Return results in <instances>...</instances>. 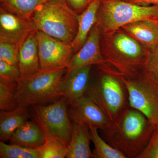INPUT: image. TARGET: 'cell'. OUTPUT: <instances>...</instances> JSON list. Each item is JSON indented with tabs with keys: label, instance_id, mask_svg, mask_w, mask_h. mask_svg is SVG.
Masks as SVG:
<instances>
[{
	"label": "cell",
	"instance_id": "30",
	"mask_svg": "<svg viewBox=\"0 0 158 158\" xmlns=\"http://www.w3.org/2000/svg\"><path fill=\"white\" fill-rule=\"evenodd\" d=\"M143 6H158V0H123Z\"/></svg>",
	"mask_w": 158,
	"mask_h": 158
},
{
	"label": "cell",
	"instance_id": "35",
	"mask_svg": "<svg viewBox=\"0 0 158 158\" xmlns=\"http://www.w3.org/2000/svg\"><path fill=\"white\" fill-rule=\"evenodd\" d=\"M0 1H1V0H0Z\"/></svg>",
	"mask_w": 158,
	"mask_h": 158
},
{
	"label": "cell",
	"instance_id": "7",
	"mask_svg": "<svg viewBox=\"0 0 158 158\" xmlns=\"http://www.w3.org/2000/svg\"><path fill=\"white\" fill-rule=\"evenodd\" d=\"M38 53L41 69L67 68L73 56L71 44L49 36L37 31Z\"/></svg>",
	"mask_w": 158,
	"mask_h": 158
},
{
	"label": "cell",
	"instance_id": "13",
	"mask_svg": "<svg viewBox=\"0 0 158 158\" xmlns=\"http://www.w3.org/2000/svg\"><path fill=\"white\" fill-rule=\"evenodd\" d=\"M70 142L67 146L66 158H95L90 147V136L87 125L73 123Z\"/></svg>",
	"mask_w": 158,
	"mask_h": 158
},
{
	"label": "cell",
	"instance_id": "28",
	"mask_svg": "<svg viewBox=\"0 0 158 158\" xmlns=\"http://www.w3.org/2000/svg\"><path fill=\"white\" fill-rule=\"evenodd\" d=\"M138 156V158H158V135L155 130L147 147Z\"/></svg>",
	"mask_w": 158,
	"mask_h": 158
},
{
	"label": "cell",
	"instance_id": "8",
	"mask_svg": "<svg viewBox=\"0 0 158 158\" xmlns=\"http://www.w3.org/2000/svg\"><path fill=\"white\" fill-rule=\"evenodd\" d=\"M69 115L75 123H81L88 127L104 129L111 121L104 112L90 98L85 95L69 105Z\"/></svg>",
	"mask_w": 158,
	"mask_h": 158
},
{
	"label": "cell",
	"instance_id": "14",
	"mask_svg": "<svg viewBox=\"0 0 158 158\" xmlns=\"http://www.w3.org/2000/svg\"><path fill=\"white\" fill-rule=\"evenodd\" d=\"M11 144L38 149L45 141L42 130L33 119H29L15 130L9 139Z\"/></svg>",
	"mask_w": 158,
	"mask_h": 158
},
{
	"label": "cell",
	"instance_id": "3",
	"mask_svg": "<svg viewBox=\"0 0 158 158\" xmlns=\"http://www.w3.org/2000/svg\"><path fill=\"white\" fill-rule=\"evenodd\" d=\"M158 18V6H143L123 0H102L98 23L106 33L128 24Z\"/></svg>",
	"mask_w": 158,
	"mask_h": 158
},
{
	"label": "cell",
	"instance_id": "5",
	"mask_svg": "<svg viewBox=\"0 0 158 158\" xmlns=\"http://www.w3.org/2000/svg\"><path fill=\"white\" fill-rule=\"evenodd\" d=\"M130 106L144 114L151 124H158V84L146 71L144 79L125 81Z\"/></svg>",
	"mask_w": 158,
	"mask_h": 158
},
{
	"label": "cell",
	"instance_id": "26",
	"mask_svg": "<svg viewBox=\"0 0 158 158\" xmlns=\"http://www.w3.org/2000/svg\"><path fill=\"white\" fill-rule=\"evenodd\" d=\"M21 77V74L18 65L0 60V79L17 82Z\"/></svg>",
	"mask_w": 158,
	"mask_h": 158
},
{
	"label": "cell",
	"instance_id": "34",
	"mask_svg": "<svg viewBox=\"0 0 158 158\" xmlns=\"http://www.w3.org/2000/svg\"><path fill=\"white\" fill-rule=\"evenodd\" d=\"M92 1V0H90V2H91V1Z\"/></svg>",
	"mask_w": 158,
	"mask_h": 158
},
{
	"label": "cell",
	"instance_id": "10",
	"mask_svg": "<svg viewBox=\"0 0 158 158\" xmlns=\"http://www.w3.org/2000/svg\"><path fill=\"white\" fill-rule=\"evenodd\" d=\"M37 31L33 21L25 19L0 9V38L17 44L19 47L27 37Z\"/></svg>",
	"mask_w": 158,
	"mask_h": 158
},
{
	"label": "cell",
	"instance_id": "6",
	"mask_svg": "<svg viewBox=\"0 0 158 158\" xmlns=\"http://www.w3.org/2000/svg\"><path fill=\"white\" fill-rule=\"evenodd\" d=\"M85 95L99 106L109 120L115 119L124 102L123 89L114 77L103 75L90 85Z\"/></svg>",
	"mask_w": 158,
	"mask_h": 158
},
{
	"label": "cell",
	"instance_id": "20",
	"mask_svg": "<svg viewBox=\"0 0 158 158\" xmlns=\"http://www.w3.org/2000/svg\"><path fill=\"white\" fill-rule=\"evenodd\" d=\"M115 49L121 56L130 60H136L141 56L142 50L138 40L127 34L119 33L113 40Z\"/></svg>",
	"mask_w": 158,
	"mask_h": 158
},
{
	"label": "cell",
	"instance_id": "32",
	"mask_svg": "<svg viewBox=\"0 0 158 158\" xmlns=\"http://www.w3.org/2000/svg\"><path fill=\"white\" fill-rule=\"evenodd\" d=\"M52 1H55V2H66V0H52Z\"/></svg>",
	"mask_w": 158,
	"mask_h": 158
},
{
	"label": "cell",
	"instance_id": "12",
	"mask_svg": "<svg viewBox=\"0 0 158 158\" xmlns=\"http://www.w3.org/2000/svg\"><path fill=\"white\" fill-rule=\"evenodd\" d=\"M37 31L29 34L20 46L18 66L21 77L30 75L40 69Z\"/></svg>",
	"mask_w": 158,
	"mask_h": 158
},
{
	"label": "cell",
	"instance_id": "4",
	"mask_svg": "<svg viewBox=\"0 0 158 158\" xmlns=\"http://www.w3.org/2000/svg\"><path fill=\"white\" fill-rule=\"evenodd\" d=\"M68 106L62 98L50 104L29 107L31 119L39 125L45 139H57L67 146L71 138L73 127Z\"/></svg>",
	"mask_w": 158,
	"mask_h": 158
},
{
	"label": "cell",
	"instance_id": "27",
	"mask_svg": "<svg viewBox=\"0 0 158 158\" xmlns=\"http://www.w3.org/2000/svg\"><path fill=\"white\" fill-rule=\"evenodd\" d=\"M146 71L158 84V45L150 48L146 61Z\"/></svg>",
	"mask_w": 158,
	"mask_h": 158
},
{
	"label": "cell",
	"instance_id": "31",
	"mask_svg": "<svg viewBox=\"0 0 158 158\" xmlns=\"http://www.w3.org/2000/svg\"><path fill=\"white\" fill-rule=\"evenodd\" d=\"M152 20L158 27V18Z\"/></svg>",
	"mask_w": 158,
	"mask_h": 158
},
{
	"label": "cell",
	"instance_id": "24",
	"mask_svg": "<svg viewBox=\"0 0 158 158\" xmlns=\"http://www.w3.org/2000/svg\"><path fill=\"white\" fill-rule=\"evenodd\" d=\"M38 150L39 158H66L67 146L57 139L48 138Z\"/></svg>",
	"mask_w": 158,
	"mask_h": 158
},
{
	"label": "cell",
	"instance_id": "15",
	"mask_svg": "<svg viewBox=\"0 0 158 158\" xmlns=\"http://www.w3.org/2000/svg\"><path fill=\"white\" fill-rule=\"evenodd\" d=\"M147 120L144 114L138 110L128 111L118 124L122 138L125 142H136L146 131Z\"/></svg>",
	"mask_w": 158,
	"mask_h": 158
},
{
	"label": "cell",
	"instance_id": "23",
	"mask_svg": "<svg viewBox=\"0 0 158 158\" xmlns=\"http://www.w3.org/2000/svg\"><path fill=\"white\" fill-rule=\"evenodd\" d=\"M1 158H39L38 149L0 142Z\"/></svg>",
	"mask_w": 158,
	"mask_h": 158
},
{
	"label": "cell",
	"instance_id": "33",
	"mask_svg": "<svg viewBox=\"0 0 158 158\" xmlns=\"http://www.w3.org/2000/svg\"><path fill=\"white\" fill-rule=\"evenodd\" d=\"M155 130L157 134L158 135V124L155 127Z\"/></svg>",
	"mask_w": 158,
	"mask_h": 158
},
{
	"label": "cell",
	"instance_id": "25",
	"mask_svg": "<svg viewBox=\"0 0 158 158\" xmlns=\"http://www.w3.org/2000/svg\"><path fill=\"white\" fill-rule=\"evenodd\" d=\"M19 48L14 43L0 38V60L18 65Z\"/></svg>",
	"mask_w": 158,
	"mask_h": 158
},
{
	"label": "cell",
	"instance_id": "19",
	"mask_svg": "<svg viewBox=\"0 0 158 158\" xmlns=\"http://www.w3.org/2000/svg\"><path fill=\"white\" fill-rule=\"evenodd\" d=\"M49 0H1L4 10L25 19L32 20L34 12Z\"/></svg>",
	"mask_w": 158,
	"mask_h": 158
},
{
	"label": "cell",
	"instance_id": "9",
	"mask_svg": "<svg viewBox=\"0 0 158 158\" xmlns=\"http://www.w3.org/2000/svg\"><path fill=\"white\" fill-rule=\"evenodd\" d=\"M101 28L97 23L91 29L85 43L74 54L71 59L67 72L93 65H98L104 62L101 50Z\"/></svg>",
	"mask_w": 158,
	"mask_h": 158
},
{
	"label": "cell",
	"instance_id": "16",
	"mask_svg": "<svg viewBox=\"0 0 158 158\" xmlns=\"http://www.w3.org/2000/svg\"><path fill=\"white\" fill-rule=\"evenodd\" d=\"M102 0H92L85 11L78 15V29L76 37L71 44L75 54L85 43L88 35L98 22V12Z\"/></svg>",
	"mask_w": 158,
	"mask_h": 158
},
{
	"label": "cell",
	"instance_id": "21",
	"mask_svg": "<svg viewBox=\"0 0 158 158\" xmlns=\"http://www.w3.org/2000/svg\"><path fill=\"white\" fill-rule=\"evenodd\" d=\"M89 127L90 139L95 147L93 152L95 158H126L123 153L117 148L111 147L101 138L98 131V128L91 126Z\"/></svg>",
	"mask_w": 158,
	"mask_h": 158
},
{
	"label": "cell",
	"instance_id": "1",
	"mask_svg": "<svg viewBox=\"0 0 158 158\" xmlns=\"http://www.w3.org/2000/svg\"><path fill=\"white\" fill-rule=\"evenodd\" d=\"M67 72V68L40 69L35 73L21 77L15 96L19 106L47 105L59 100L63 96L62 82Z\"/></svg>",
	"mask_w": 158,
	"mask_h": 158
},
{
	"label": "cell",
	"instance_id": "18",
	"mask_svg": "<svg viewBox=\"0 0 158 158\" xmlns=\"http://www.w3.org/2000/svg\"><path fill=\"white\" fill-rule=\"evenodd\" d=\"M122 28L130 36L150 48L158 45V27L152 20L139 21Z\"/></svg>",
	"mask_w": 158,
	"mask_h": 158
},
{
	"label": "cell",
	"instance_id": "11",
	"mask_svg": "<svg viewBox=\"0 0 158 158\" xmlns=\"http://www.w3.org/2000/svg\"><path fill=\"white\" fill-rule=\"evenodd\" d=\"M92 65L67 72L63 79V96L66 103L70 105L85 95L90 84Z\"/></svg>",
	"mask_w": 158,
	"mask_h": 158
},
{
	"label": "cell",
	"instance_id": "29",
	"mask_svg": "<svg viewBox=\"0 0 158 158\" xmlns=\"http://www.w3.org/2000/svg\"><path fill=\"white\" fill-rule=\"evenodd\" d=\"M90 2V0H66L69 7L77 13L87 8Z\"/></svg>",
	"mask_w": 158,
	"mask_h": 158
},
{
	"label": "cell",
	"instance_id": "2",
	"mask_svg": "<svg viewBox=\"0 0 158 158\" xmlns=\"http://www.w3.org/2000/svg\"><path fill=\"white\" fill-rule=\"evenodd\" d=\"M78 15L67 3L49 0L34 12L32 20L37 31L71 44L77 33Z\"/></svg>",
	"mask_w": 158,
	"mask_h": 158
},
{
	"label": "cell",
	"instance_id": "17",
	"mask_svg": "<svg viewBox=\"0 0 158 158\" xmlns=\"http://www.w3.org/2000/svg\"><path fill=\"white\" fill-rule=\"evenodd\" d=\"M29 107L18 106L10 111L0 112V140H9L15 130L26 121L31 119Z\"/></svg>",
	"mask_w": 158,
	"mask_h": 158
},
{
	"label": "cell",
	"instance_id": "22",
	"mask_svg": "<svg viewBox=\"0 0 158 158\" xmlns=\"http://www.w3.org/2000/svg\"><path fill=\"white\" fill-rule=\"evenodd\" d=\"M17 82H11L0 79V110L10 111L19 106L16 101Z\"/></svg>",
	"mask_w": 158,
	"mask_h": 158
}]
</instances>
